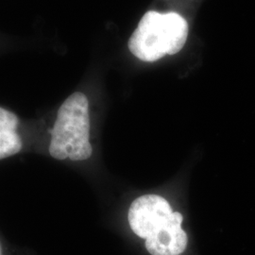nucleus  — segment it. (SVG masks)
Segmentation results:
<instances>
[{"label": "nucleus", "mask_w": 255, "mask_h": 255, "mask_svg": "<svg viewBox=\"0 0 255 255\" xmlns=\"http://www.w3.org/2000/svg\"><path fill=\"white\" fill-rule=\"evenodd\" d=\"M35 135H27L18 116L0 107V162L34 150Z\"/></svg>", "instance_id": "20e7f679"}, {"label": "nucleus", "mask_w": 255, "mask_h": 255, "mask_svg": "<svg viewBox=\"0 0 255 255\" xmlns=\"http://www.w3.org/2000/svg\"><path fill=\"white\" fill-rule=\"evenodd\" d=\"M187 36V22L179 13L150 10L129 38L128 48L139 60L151 63L180 52Z\"/></svg>", "instance_id": "7ed1b4c3"}, {"label": "nucleus", "mask_w": 255, "mask_h": 255, "mask_svg": "<svg viewBox=\"0 0 255 255\" xmlns=\"http://www.w3.org/2000/svg\"><path fill=\"white\" fill-rule=\"evenodd\" d=\"M128 219L131 231L146 240L150 255H181L185 251L188 238L182 228V214L173 212L163 197L137 198L129 207Z\"/></svg>", "instance_id": "f03ea898"}, {"label": "nucleus", "mask_w": 255, "mask_h": 255, "mask_svg": "<svg viewBox=\"0 0 255 255\" xmlns=\"http://www.w3.org/2000/svg\"><path fill=\"white\" fill-rule=\"evenodd\" d=\"M34 150L59 162L79 163L91 158L89 101L83 93L75 92L63 102L46 133L37 136Z\"/></svg>", "instance_id": "f257e3e1"}, {"label": "nucleus", "mask_w": 255, "mask_h": 255, "mask_svg": "<svg viewBox=\"0 0 255 255\" xmlns=\"http://www.w3.org/2000/svg\"><path fill=\"white\" fill-rule=\"evenodd\" d=\"M0 255H18L14 249L9 245L8 241L0 234Z\"/></svg>", "instance_id": "39448f33"}]
</instances>
